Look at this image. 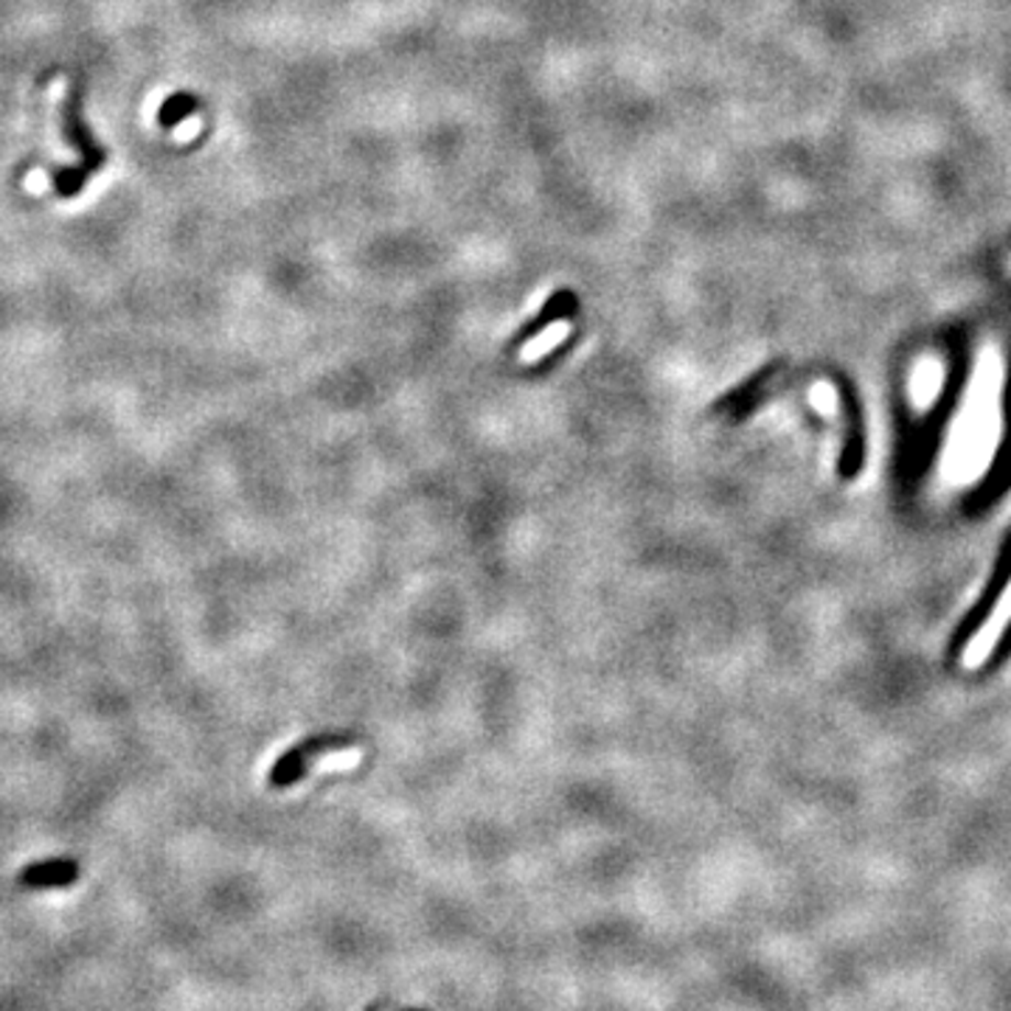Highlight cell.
Masks as SVG:
<instances>
[{
  "label": "cell",
  "mask_w": 1011,
  "mask_h": 1011,
  "mask_svg": "<svg viewBox=\"0 0 1011 1011\" xmlns=\"http://www.w3.org/2000/svg\"><path fill=\"white\" fill-rule=\"evenodd\" d=\"M79 866L74 860H45L20 871V886L25 888H63L74 886Z\"/></svg>",
  "instance_id": "obj_4"
},
{
  "label": "cell",
  "mask_w": 1011,
  "mask_h": 1011,
  "mask_svg": "<svg viewBox=\"0 0 1011 1011\" xmlns=\"http://www.w3.org/2000/svg\"><path fill=\"white\" fill-rule=\"evenodd\" d=\"M576 307H579V301H576V296H573V289H568V287L553 289L551 296H548V301L542 304L540 312H537L528 323H523V329L515 334L512 343L520 345V343H526V340L540 338L542 329H548L557 321H565V318H571V315L576 312Z\"/></svg>",
  "instance_id": "obj_3"
},
{
  "label": "cell",
  "mask_w": 1011,
  "mask_h": 1011,
  "mask_svg": "<svg viewBox=\"0 0 1011 1011\" xmlns=\"http://www.w3.org/2000/svg\"><path fill=\"white\" fill-rule=\"evenodd\" d=\"M197 110H200V99H197L195 94L177 90V94H172L169 99L161 105V110H157V124L164 127V130H175L183 121L191 119Z\"/></svg>",
  "instance_id": "obj_5"
},
{
  "label": "cell",
  "mask_w": 1011,
  "mask_h": 1011,
  "mask_svg": "<svg viewBox=\"0 0 1011 1011\" xmlns=\"http://www.w3.org/2000/svg\"><path fill=\"white\" fill-rule=\"evenodd\" d=\"M83 101H85L83 85L79 83L70 85L68 94H65L63 113H59V119H63L65 141H68L76 152H79L83 161H79L76 166H65V169H57L54 175H51V180H54V191H57V197H63V200H70V197L79 195V191L85 189V183H88L90 177L101 169V166L108 164V152H105V146L96 144L94 130H90L88 121H85Z\"/></svg>",
  "instance_id": "obj_1"
},
{
  "label": "cell",
  "mask_w": 1011,
  "mask_h": 1011,
  "mask_svg": "<svg viewBox=\"0 0 1011 1011\" xmlns=\"http://www.w3.org/2000/svg\"><path fill=\"white\" fill-rule=\"evenodd\" d=\"M1009 624H1011V576H1009V582H1005L1003 593L998 596V602H994V607L989 609L987 622L980 624V629L975 633L972 641L964 647V655H961L964 669L983 667V663H987V660L994 655V649H998L1000 638H1003Z\"/></svg>",
  "instance_id": "obj_2"
}]
</instances>
